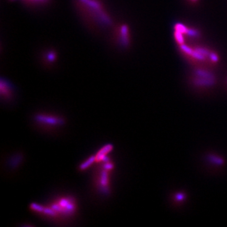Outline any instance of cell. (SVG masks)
<instances>
[{
  "label": "cell",
  "instance_id": "1",
  "mask_svg": "<svg viewBox=\"0 0 227 227\" xmlns=\"http://www.w3.org/2000/svg\"><path fill=\"white\" fill-rule=\"evenodd\" d=\"M30 210L46 220L56 223L71 221L77 216L78 203L77 199L69 194H58L46 203L31 202Z\"/></svg>",
  "mask_w": 227,
  "mask_h": 227
},
{
  "label": "cell",
  "instance_id": "3",
  "mask_svg": "<svg viewBox=\"0 0 227 227\" xmlns=\"http://www.w3.org/2000/svg\"><path fill=\"white\" fill-rule=\"evenodd\" d=\"M97 164L98 166L93 174L91 185L96 194L106 199L111 196L112 192L111 175L115 167L114 163L110 158Z\"/></svg>",
  "mask_w": 227,
  "mask_h": 227
},
{
  "label": "cell",
  "instance_id": "2",
  "mask_svg": "<svg viewBox=\"0 0 227 227\" xmlns=\"http://www.w3.org/2000/svg\"><path fill=\"white\" fill-rule=\"evenodd\" d=\"M81 19L91 29L103 30L112 25V20L101 0H75Z\"/></svg>",
  "mask_w": 227,
  "mask_h": 227
},
{
  "label": "cell",
  "instance_id": "4",
  "mask_svg": "<svg viewBox=\"0 0 227 227\" xmlns=\"http://www.w3.org/2000/svg\"><path fill=\"white\" fill-rule=\"evenodd\" d=\"M66 121L64 116L52 111H37L32 116V122L36 128L47 133L61 131Z\"/></svg>",
  "mask_w": 227,
  "mask_h": 227
},
{
  "label": "cell",
  "instance_id": "6",
  "mask_svg": "<svg viewBox=\"0 0 227 227\" xmlns=\"http://www.w3.org/2000/svg\"><path fill=\"white\" fill-rule=\"evenodd\" d=\"M24 154L21 152H15L9 155L5 160V170L9 173H15L20 169L24 161Z\"/></svg>",
  "mask_w": 227,
  "mask_h": 227
},
{
  "label": "cell",
  "instance_id": "10",
  "mask_svg": "<svg viewBox=\"0 0 227 227\" xmlns=\"http://www.w3.org/2000/svg\"><path fill=\"white\" fill-rule=\"evenodd\" d=\"M27 6L30 7H39L46 5L50 0H21Z\"/></svg>",
  "mask_w": 227,
  "mask_h": 227
},
{
  "label": "cell",
  "instance_id": "8",
  "mask_svg": "<svg viewBox=\"0 0 227 227\" xmlns=\"http://www.w3.org/2000/svg\"><path fill=\"white\" fill-rule=\"evenodd\" d=\"M114 146L111 143H107L102 146L95 154L96 163H99L110 158L108 154L112 151Z\"/></svg>",
  "mask_w": 227,
  "mask_h": 227
},
{
  "label": "cell",
  "instance_id": "7",
  "mask_svg": "<svg viewBox=\"0 0 227 227\" xmlns=\"http://www.w3.org/2000/svg\"><path fill=\"white\" fill-rule=\"evenodd\" d=\"M1 98L6 104L10 103L15 99V89L10 83L6 80L1 81Z\"/></svg>",
  "mask_w": 227,
  "mask_h": 227
},
{
  "label": "cell",
  "instance_id": "5",
  "mask_svg": "<svg viewBox=\"0 0 227 227\" xmlns=\"http://www.w3.org/2000/svg\"><path fill=\"white\" fill-rule=\"evenodd\" d=\"M112 37L116 44L126 47L130 43V34L128 26L121 24L116 27L113 31Z\"/></svg>",
  "mask_w": 227,
  "mask_h": 227
},
{
  "label": "cell",
  "instance_id": "11",
  "mask_svg": "<svg viewBox=\"0 0 227 227\" xmlns=\"http://www.w3.org/2000/svg\"><path fill=\"white\" fill-rule=\"evenodd\" d=\"M191 1H192V0H191ZM192 1H196V0H192Z\"/></svg>",
  "mask_w": 227,
  "mask_h": 227
},
{
  "label": "cell",
  "instance_id": "9",
  "mask_svg": "<svg viewBox=\"0 0 227 227\" xmlns=\"http://www.w3.org/2000/svg\"><path fill=\"white\" fill-rule=\"evenodd\" d=\"M96 163L95 162V155H92L88 158H86L84 161H83L81 163H80V165L78 167V170L80 172H84L88 169L90 167H91L93 163Z\"/></svg>",
  "mask_w": 227,
  "mask_h": 227
}]
</instances>
